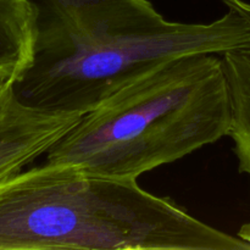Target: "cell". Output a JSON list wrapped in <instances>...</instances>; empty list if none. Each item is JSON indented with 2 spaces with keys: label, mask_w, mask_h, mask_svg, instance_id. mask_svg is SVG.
<instances>
[{
  "label": "cell",
  "mask_w": 250,
  "mask_h": 250,
  "mask_svg": "<svg viewBox=\"0 0 250 250\" xmlns=\"http://www.w3.org/2000/svg\"><path fill=\"white\" fill-rule=\"evenodd\" d=\"M33 61L15 92L46 111L88 114L154 66L188 54H224L250 42L233 7L210 23L165 20L148 0H32Z\"/></svg>",
  "instance_id": "obj_1"
},
{
  "label": "cell",
  "mask_w": 250,
  "mask_h": 250,
  "mask_svg": "<svg viewBox=\"0 0 250 250\" xmlns=\"http://www.w3.org/2000/svg\"><path fill=\"white\" fill-rule=\"evenodd\" d=\"M247 250L137 180L44 163L0 181V250Z\"/></svg>",
  "instance_id": "obj_2"
},
{
  "label": "cell",
  "mask_w": 250,
  "mask_h": 250,
  "mask_svg": "<svg viewBox=\"0 0 250 250\" xmlns=\"http://www.w3.org/2000/svg\"><path fill=\"white\" fill-rule=\"evenodd\" d=\"M231 120L221 55L188 54L115 90L49 149L45 161L137 180L229 136Z\"/></svg>",
  "instance_id": "obj_3"
},
{
  "label": "cell",
  "mask_w": 250,
  "mask_h": 250,
  "mask_svg": "<svg viewBox=\"0 0 250 250\" xmlns=\"http://www.w3.org/2000/svg\"><path fill=\"white\" fill-rule=\"evenodd\" d=\"M81 117L24 104L14 83L0 78V181L48 153Z\"/></svg>",
  "instance_id": "obj_4"
},
{
  "label": "cell",
  "mask_w": 250,
  "mask_h": 250,
  "mask_svg": "<svg viewBox=\"0 0 250 250\" xmlns=\"http://www.w3.org/2000/svg\"><path fill=\"white\" fill-rule=\"evenodd\" d=\"M227 7L241 12L250 23V2L222 0ZM231 99V128L239 172L250 178V42L221 54Z\"/></svg>",
  "instance_id": "obj_5"
},
{
  "label": "cell",
  "mask_w": 250,
  "mask_h": 250,
  "mask_svg": "<svg viewBox=\"0 0 250 250\" xmlns=\"http://www.w3.org/2000/svg\"><path fill=\"white\" fill-rule=\"evenodd\" d=\"M36 10L32 0H0V78L16 84L33 61Z\"/></svg>",
  "instance_id": "obj_6"
},
{
  "label": "cell",
  "mask_w": 250,
  "mask_h": 250,
  "mask_svg": "<svg viewBox=\"0 0 250 250\" xmlns=\"http://www.w3.org/2000/svg\"><path fill=\"white\" fill-rule=\"evenodd\" d=\"M249 242H250V232H249Z\"/></svg>",
  "instance_id": "obj_7"
}]
</instances>
